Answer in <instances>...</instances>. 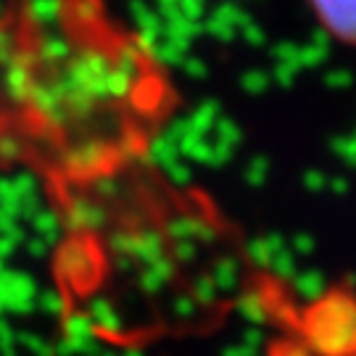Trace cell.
<instances>
[{"instance_id": "cell-1", "label": "cell", "mask_w": 356, "mask_h": 356, "mask_svg": "<svg viewBox=\"0 0 356 356\" xmlns=\"http://www.w3.org/2000/svg\"><path fill=\"white\" fill-rule=\"evenodd\" d=\"M175 114L153 51L103 0H11L0 13V166L48 195L145 164Z\"/></svg>"}, {"instance_id": "cell-2", "label": "cell", "mask_w": 356, "mask_h": 356, "mask_svg": "<svg viewBox=\"0 0 356 356\" xmlns=\"http://www.w3.org/2000/svg\"><path fill=\"white\" fill-rule=\"evenodd\" d=\"M319 24L346 45H356V0H309Z\"/></svg>"}]
</instances>
